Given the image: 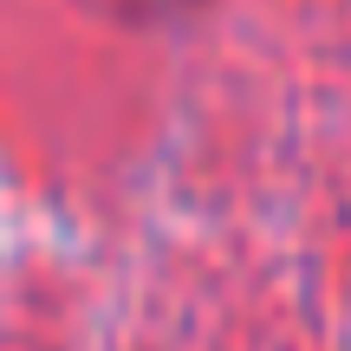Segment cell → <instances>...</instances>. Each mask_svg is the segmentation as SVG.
I'll return each instance as SVG.
<instances>
[{
    "label": "cell",
    "instance_id": "obj_1",
    "mask_svg": "<svg viewBox=\"0 0 351 351\" xmlns=\"http://www.w3.org/2000/svg\"><path fill=\"white\" fill-rule=\"evenodd\" d=\"M124 7H137V13H189L202 0H124Z\"/></svg>",
    "mask_w": 351,
    "mask_h": 351
}]
</instances>
